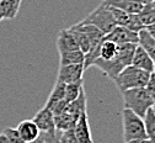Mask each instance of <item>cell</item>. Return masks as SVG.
I'll use <instances>...</instances> for the list:
<instances>
[{
    "instance_id": "obj_3",
    "label": "cell",
    "mask_w": 155,
    "mask_h": 143,
    "mask_svg": "<svg viewBox=\"0 0 155 143\" xmlns=\"http://www.w3.org/2000/svg\"><path fill=\"white\" fill-rule=\"evenodd\" d=\"M151 73L145 72L138 67L134 66H128L126 67L117 77L113 79V81L117 85L118 90L122 93L128 89H134V88H145L148 81L150 79Z\"/></svg>"
},
{
    "instance_id": "obj_31",
    "label": "cell",
    "mask_w": 155,
    "mask_h": 143,
    "mask_svg": "<svg viewBox=\"0 0 155 143\" xmlns=\"http://www.w3.org/2000/svg\"><path fill=\"white\" fill-rule=\"evenodd\" d=\"M30 143H43V138H42V136L40 134V137H38L36 141H33V142H30Z\"/></svg>"
},
{
    "instance_id": "obj_25",
    "label": "cell",
    "mask_w": 155,
    "mask_h": 143,
    "mask_svg": "<svg viewBox=\"0 0 155 143\" xmlns=\"http://www.w3.org/2000/svg\"><path fill=\"white\" fill-rule=\"evenodd\" d=\"M61 134L62 131L58 130H51L47 132H41V136L43 138V143H62L61 142Z\"/></svg>"
},
{
    "instance_id": "obj_27",
    "label": "cell",
    "mask_w": 155,
    "mask_h": 143,
    "mask_svg": "<svg viewBox=\"0 0 155 143\" xmlns=\"http://www.w3.org/2000/svg\"><path fill=\"white\" fill-rule=\"evenodd\" d=\"M61 142L62 143H79V141H78V138L75 136L74 128H70V130H67V131H62Z\"/></svg>"
},
{
    "instance_id": "obj_7",
    "label": "cell",
    "mask_w": 155,
    "mask_h": 143,
    "mask_svg": "<svg viewBox=\"0 0 155 143\" xmlns=\"http://www.w3.org/2000/svg\"><path fill=\"white\" fill-rule=\"evenodd\" d=\"M106 39L113 41L114 43H138V32H134L123 26H116L111 32L105 35Z\"/></svg>"
},
{
    "instance_id": "obj_2",
    "label": "cell",
    "mask_w": 155,
    "mask_h": 143,
    "mask_svg": "<svg viewBox=\"0 0 155 143\" xmlns=\"http://www.w3.org/2000/svg\"><path fill=\"white\" fill-rule=\"evenodd\" d=\"M124 107L132 110L140 117H145L149 109L153 107V100L147 88H134L121 93Z\"/></svg>"
},
{
    "instance_id": "obj_21",
    "label": "cell",
    "mask_w": 155,
    "mask_h": 143,
    "mask_svg": "<svg viewBox=\"0 0 155 143\" xmlns=\"http://www.w3.org/2000/svg\"><path fill=\"white\" fill-rule=\"evenodd\" d=\"M138 16L140 19L142 24L144 25V27H147L150 24L155 22V2L144 4L142 10L138 12Z\"/></svg>"
},
{
    "instance_id": "obj_8",
    "label": "cell",
    "mask_w": 155,
    "mask_h": 143,
    "mask_svg": "<svg viewBox=\"0 0 155 143\" xmlns=\"http://www.w3.org/2000/svg\"><path fill=\"white\" fill-rule=\"evenodd\" d=\"M74 132L79 143H92V136H91L87 112H84L79 116L74 126Z\"/></svg>"
},
{
    "instance_id": "obj_16",
    "label": "cell",
    "mask_w": 155,
    "mask_h": 143,
    "mask_svg": "<svg viewBox=\"0 0 155 143\" xmlns=\"http://www.w3.org/2000/svg\"><path fill=\"white\" fill-rule=\"evenodd\" d=\"M85 62V53L80 49L76 51H67L59 53V66H68V64H79Z\"/></svg>"
},
{
    "instance_id": "obj_20",
    "label": "cell",
    "mask_w": 155,
    "mask_h": 143,
    "mask_svg": "<svg viewBox=\"0 0 155 143\" xmlns=\"http://www.w3.org/2000/svg\"><path fill=\"white\" fill-rule=\"evenodd\" d=\"M64 89H65V84L64 83H61V81H55V84H54V88L47 100V103H46V107L48 109H52L55 104H58L59 101L64 100Z\"/></svg>"
},
{
    "instance_id": "obj_1",
    "label": "cell",
    "mask_w": 155,
    "mask_h": 143,
    "mask_svg": "<svg viewBox=\"0 0 155 143\" xmlns=\"http://www.w3.org/2000/svg\"><path fill=\"white\" fill-rule=\"evenodd\" d=\"M138 43H122L118 45V51L114 58L110 60H104L101 58H96L92 66L99 68L106 77L114 79L126 67L132 64V59Z\"/></svg>"
},
{
    "instance_id": "obj_32",
    "label": "cell",
    "mask_w": 155,
    "mask_h": 143,
    "mask_svg": "<svg viewBox=\"0 0 155 143\" xmlns=\"http://www.w3.org/2000/svg\"><path fill=\"white\" fill-rule=\"evenodd\" d=\"M143 4H148V3H151V2H155V0H142Z\"/></svg>"
},
{
    "instance_id": "obj_5",
    "label": "cell",
    "mask_w": 155,
    "mask_h": 143,
    "mask_svg": "<svg viewBox=\"0 0 155 143\" xmlns=\"http://www.w3.org/2000/svg\"><path fill=\"white\" fill-rule=\"evenodd\" d=\"M81 22L91 24V25L96 26L97 29H100L105 35L111 32L116 26H117V24H116V21H114V17H113V15L110 10V6L105 2H102L84 20H81Z\"/></svg>"
},
{
    "instance_id": "obj_29",
    "label": "cell",
    "mask_w": 155,
    "mask_h": 143,
    "mask_svg": "<svg viewBox=\"0 0 155 143\" xmlns=\"http://www.w3.org/2000/svg\"><path fill=\"white\" fill-rule=\"evenodd\" d=\"M124 143H151L148 138H140V139H133V141H128Z\"/></svg>"
},
{
    "instance_id": "obj_26",
    "label": "cell",
    "mask_w": 155,
    "mask_h": 143,
    "mask_svg": "<svg viewBox=\"0 0 155 143\" xmlns=\"http://www.w3.org/2000/svg\"><path fill=\"white\" fill-rule=\"evenodd\" d=\"M3 133L6 136L9 143H25L21 138V136L18 134L17 130L16 128H12V127H5L3 130Z\"/></svg>"
},
{
    "instance_id": "obj_17",
    "label": "cell",
    "mask_w": 155,
    "mask_h": 143,
    "mask_svg": "<svg viewBox=\"0 0 155 143\" xmlns=\"http://www.w3.org/2000/svg\"><path fill=\"white\" fill-rule=\"evenodd\" d=\"M76 121L78 120L73 115L64 111L62 114L54 115V127L58 131H67V130L74 128Z\"/></svg>"
},
{
    "instance_id": "obj_28",
    "label": "cell",
    "mask_w": 155,
    "mask_h": 143,
    "mask_svg": "<svg viewBox=\"0 0 155 143\" xmlns=\"http://www.w3.org/2000/svg\"><path fill=\"white\" fill-rule=\"evenodd\" d=\"M145 30L150 33V36H153L154 38H155V22L154 24H150V25H148L147 27H145Z\"/></svg>"
},
{
    "instance_id": "obj_10",
    "label": "cell",
    "mask_w": 155,
    "mask_h": 143,
    "mask_svg": "<svg viewBox=\"0 0 155 143\" xmlns=\"http://www.w3.org/2000/svg\"><path fill=\"white\" fill-rule=\"evenodd\" d=\"M132 66L138 67L149 73H154V70H155V63H154L153 58L139 45H137V48H135V52H134V56L132 59Z\"/></svg>"
},
{
    "instance_id": "obj_13",
    "label": "cell",
    "mask_w": 155,
    "mask_h": 143,
    "mask_svg": "<svg viewBox=\"0 0 155 143\" xmlns=\"http://www.w3.org/2000/svg\"><path fill=\"white\" fill-rule=\"evenodd\" d=\"M104 2L110 6L121 9L129 14H138L144 5L142 0H104Z\"/></svg>"
},
{
    "instance_id": "obj_23",
    "label": "cell",
    "mask_w": 155,
    "mask_h": 143,
    "mask_svg": "<svg viewBox=\"0 0 155 143\" xmlns=\"http://www.w3.org/2000/svg\"><path fill=\"white\" fill-rule=\"evenodd\" d=\"M145 130H147V137L151 143H155V110L151 107L148 110L145 117Z\"/></svg>"
},
{
    "instance_id": "obj_11",
    "label": "cell",
    "mask_w": 155,
    "mask_h": 143,
    "mask_svg": "<svg viewBox=\"0 0 155 143\" xmlns=\"http://www.w3.org/2000/svg\"><path fill=\"white\" fill-rule=\"evenodd\" d=\"M33 122L37 125V127L40 128L41 132H47L51 130H54V114L52 112L51 109L48 107H43L38 111L35 116H33Z\"/></svg>"
},
{
    "instance_id": "obj_19",
    "label": "cell",
    "mask_w": 155,
    "mask_h": 143,
    "mask_svg": "<svg viewBox=\"0 0 155 143\" xmlns=\"http://www.w3.org/2000/svg\"><path fill=\"white\" fill-rule=\"evenodd\" d=\"M117 51H118V45L117 43H114L113 41L104 38V41L101 42V46H100L99 58H101L104 60H110V59L116 57Z\"/></svg>"
},
{
    "instance_id": "obj_4",
    "label": "cell",
    "mask_w": 155,
    "mask_h": 143,
    "mask_svg": "<svg viewBox=\"0 0 155 143\" xmlns=\"http://www.w3.org/2000/svg\"><path fill=\"white\" fill-rule=\"evenodd\" d=\"M122 125H123V139L124 142L148 138L144 118L138 116L132 110L123 107L122 110Z\"/></svg>"
},
{
    "instance_id": "obj_33",
    "label": "cell",
    "mask_w": 155,
    "mask_h": 143,
    "mask_svg": "<svg viewBox=\"0 0 155 143\" xmlns=\"http://www.w3.org/2000/svg\"><path fill=\"white\" fill-rule=\"evenodd\" d=\"M2 20H3V17H2V15H0V21H2Z\"/></svg>"
},
{
    "instance_id": "obj_22",
    "label": "cell",
    "mask_w": 155,
    "mask_h": 143,
    "mask_svg": "<svg viewBox=\"0 0 155 143\" xmlns=\"http://www.w3.org/2000/svg\"><path fill=\"white\" fill-rule=\"evenodd\" d=\"M69 30L73 33V36H74V38L76 41V43H78V46H79V49L81 52H84V53H87V51L90 48V39H89V37L80 29H78L75 25H73L71 27H69Z\"/></svg>"
},
{
    "instance_id": "obj_6",
    "label": "cell",
    "mask_w": 155,
    "mask_h": 143,
    "mask_svg": "<svg viewBox=\"0 0 155 143\" xmlns=\"http://www.w3.org/2000/svg\"><path fill=\"white\" fill-rule=\"evenodd\" d=\"M85 68L83 63L79 64H68V66H59L57 75V81H61L64 84L69 83H79L83 81Z\"/></svg>"
},
{
    "instance_id": "obj_15",
    "label": "cell",
    "mask_w": 155,
    "mask_h": 143,
    "mask_svg": "<svg viewBox=\"0 0 155 143\" xmlns=\"http://www.w3.org/2000/svg\"><path fill=\"white\" fill-rule=\"evenodd\" d=\"M138 45L153 58L155 63V38L150 36V33L145 29L138 32Z\"/></svg>"
},
{
    "instance_id": "obj_12",
    "label": "cell",
    "mask_w": 155,
    "mask_h": 143,
    "mask_svg": "<svg viewBox=\"0 0 155 143\" xmlns=\"http://www.w3.org/2000/svg\"><path fill=\"white\" fill-rule=\"evenodd\" d=\"M57 48L58 52H67V51H76L79 49L76 41L73 36V33L70 32L69 29H64L59 32L57 38Z\"/></svg>"
},
{
    "instance_id": "obj_24",
    "label": "cell",
    "mask_w": 155,
    "mask_h": 143,
    "mask_svg": "<svg viewBox=\"0 0 155 143\" xmlns=\"http://www.w3.org/2000/svg\"><path fill=\"white\" fill-rule=\"evenodd\" d=\"M84 89V84L83 81L79 83H69L65 84V89H64V100L67 103H71L74 101L78 96H79L80 91Z\"/></svg>"
},
{
    "instance_id": "obj_18",
    "label": "cell",
    "mask_w": 155,
    "mask_h": 143,
    "mask_svg": "<svg viewBox=\"0 0 155 143\" xmlns=\"http://www.w3.org/2000/svg\"><path fill=\"white\" fill-rule=\"evenodd\" d=\"M21 0H0V15L3 19H14L20 8Z\"/></svg>"
},
{
    "instance_id": "obj_14",
    "label": "cell",
    "mask_w": 155,
    "mask_h": 143,
    "mask_svg": "<svg viewBox=\"0 0 155 143\" xmlns=\"http://www.w3.org/2000/svg\"><path fill=\"white\" fill-rule=\"evenodd\" d=\"M86 101H87V99H86V94H85V90L83 89V90L80 91L79 96H78L74 101H71V103L68 104L65 111L69 112L70 115H73V116L78 120L81 114L87 112V110H86Z\"/></svg>"
},
{
    "instance_id": "obj_30",
    "label": "cell",
    "mask_w": 155,
    "mask_h": 143,
    "mask_svg": "<svg viewBox=\"0 0 155 143\" xmlns=\"http://www.w3.org/2000/svg\"><path fill=\"white\" fill-rule=\"evenodd\" d=\"M0 143H9V141H8V138H6V136L2 132L0 133Z\"/></svg>"
},
{
    "instance_id": "obj_9",
    "label": "cell",
    "mask_w": 155,
    "mask_h": 143,
    "mask_svg": "<svg viewBox=\"0 0 155 143\" xmlns=\"http://www.w3.org/2000/svg\"><path fill=\"white\" fill-rule=\"evenodd\" d=\"M16 130H17L18 134L21 136V138H22V141L25 143H30V142L36 141L41 134L40 128L37 127V125L33 122V120H24V121H21L20 124L17 125Z\"/></svg>"
}]
</instances>
